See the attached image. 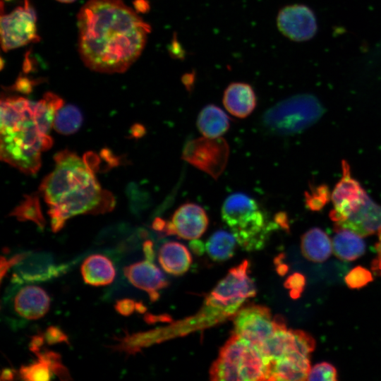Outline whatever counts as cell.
<instances>
[{"instance_id":"7","label":"cell","mask_w":381,"mask_h":381,"mask_svg":"<svg viewBox=\"0 0 381 381\" xmlns=\"http://www.w3.org/2000/svg\"><path fill=\"white\" fill-rule=\"evenodd\" d=\"M248 268V260L231 268L210 293L205 300L206 306L226 315L235 313L245 301L256 294Z\"/></svg>"},{"instance_id":"31","label":"cell","mask_w":381,"mask_h":381,"mask_svg":"<svg viewBox=\"0 0 381 381\" xmlns=\"http://www.w3.org/2000/svg\"><path fill=\"white\" fill-rule=\"evenodd\" d=\"M344 279L351 289H360L373 280V275L367 269L357 266L346 274Z\"/></svg>"},{"instance_id":"32","label":"cell","mask_w":381,"mask_h":381,"mask_svg":"<svg viewBox=\"0 0 381 381\" xmlns=\"http://www.w3.org/2000/svg\"><path fill=\"white\" fill-rule=\"evenodd\" d=\"M336 368L330 363L322 362L310 368L307 380L336 381Z\"/></svg>"},{"instance_id":"24","label":"cell","mask_w":381,"mask_h":381,"mask_svg":"<svg viewBox=\"0 0 381 381\" xmlns=\"http://www.w3.org/2000/svg\"><path fill=\"white\" fill-rule=\"evenodd\" d=\"M197 126L202 135L207 138H219L229 128V119L226 113L214 104L202 108L198 114Z\"/></svg>"},{"instance_id":"14","label":"cell","mask_w":381,"mask_h":381,"mask_svg":"<svg viewBox=\"0 0 381 381\" xmlns=\"http://www.w3.org/2000/svg\"><path fill=\"white\" fill-rule=\"evenodd\" d=\"M208 223V217L202 207L187 202L175 210L171 220L165 222L162 231L168 235H176L183 239L195 240L205 233Z\"/></svg>"},{"instance_id":"25","label":"cell","mask_w":381,"mask_h":381,"mask_svg":"<svg viewBox=\"0 0 381 381\" xmlns=\"http://www.w3.org/2000/svg\"><path fill=\"white\" fill-rule=\"evenodd\" d=\"M335 231L332 248L338 258L352 261L364 254L365 245L362 236L348 229H337Z\"/></svg>"},{"instance_id":"19","label":"cell","mask_w":381,"mask_h":381,"mask_svg":"<svg viewBox=\"0 0 381 381\" xmlns=\"http://www.w3.org/2000/svg\"><path fill=\"white\" fill-rule=\"evenodd\" d=\"M50 298L47 292L37 286L28 285L21 288L13 299L16 313L24 319L37 320L49 310Z\"/></svg>"},{"instance_id":"13","label":"cell","mask_w":381,"mask_h":381,"mask_svg":"<svg viewBox=\"0 0 381 381\" xmlns=\"http://www.w3.org/2000/svg\"><path fill=\"white\" fill-rule=\"evenodd\" d=\"M277 25L283 35L294 42H303L313 37L317 31L313 12L301 4L282 8L277 17Z\"/></svg>"},{"instance_id":"12","label":"cell","mask_w":381,"mask_h":381,"mask_svg":"<svg viewBox=\"0 0 381 381\" xmlns=\"http://www.w3.org/2000/svg\"><path fill=\"white\" fill-rule=\"evenodd\" d=\"M367 193L361 185L351 176L350 167L342 162V176L335 186L331 195L333 210L330 218L335 223L346 219L363 202Z\"/></svg>"},{"instance_id":"36","label":"cell","mask_w":381,"mask_h":381,"mask_svg":"<svg viewBox=\"0 0 381 381\" xmlns=\"http://www.w3.org/2000/svg\"><path fill=\"white\" fill-rule=\"evenodd\" d=\"M25 255L26 253L17 254L9 260H6L4 256H2L1 258V279H3L5 274L11 267L16 265L25 257Z\"/></svg>"},{"instance_id":"38","label":"cell","mask_w":381,"mask_h":381,"mask_svg":"<svg viewBox=\"0 0 381 381\" xmlns=\"http://www.w3.org/2000/svg\"><path fill=\"white\" fill-rule=\"evenodd\" d=\"M143 251L147 260L152 261L153 260V249L152 243L150 241H147L143 244Z\"/></svg>"},{"instance_id":"8","label":"cell","mask_w":381,"mask_h":381,"mask_svg":"<svg viewBox=\"0 0 381 381\" xmlns=\"http://www.w3.org/2000/svg\"><path fill=\"white\" fill-rule=\"evenodd\" d=\"M229 155V147L224 138L203 136L186 143L182 159L217 179L226 166Z\"/></svg>"},{"instance_id":"23","label":"cell","mask_w":381,"mask_h":381,"mask_svg":"<svg viewBox=\"0 0 381 381\" xmlns=\"http://www.w3.org/2000/svg\"><path fill=\"white\" fill-rule=\"evenodd\" d=\"M301 249L303 255L314 262L325 261L333 251L330 238L319 228H313L303 235Z\"/></svg>"},{"instance_id":"35","label":"cell","mask_w":381,"mask_h":381,"mask_svg":"<svg viewBox=\"0 0 381 381\" xmlns=\"http://www.w3.org/2000/svg\"><path fill=\"white\" fill-rule=\"evenodd\" d=\"M137 303L132 299L124 298L116 301V310L121 315L128 316L136 310Z\"/></svg>"},{"instance_id":"6","label":"cell","mask_w":381,"mask_h":381,"mask_svg":"<svg viewBox=\"0 0 381 381\" xmlns=\"http://www.w3.org/2000/svg\"><path fill=\"white\" fill-rule=\"evenodd\" d=\"M322 114L323 108L315 97L300 95L281 101L266 111L262 123L277 135H293L315 123Z\"/></svg>"},{"instance_id":"28","label":"cell","mask_w":381,"mask_h":381,"mask_svg":"<svg viewBox=\"0 0 381 381\" xmlns=\"http://www.w3.org/2000/svg\"><path fill=\"white\" fill-rule=\"evenodd\" d=\"M10 215L16 217L20 221H32L42 229L46 224L37 195H25V199L15 207Z\"/></svg>"},{"instance_id":"40","label":"cell","mask_w":381,"mask_h":381,"mask_svg":"<svg viewBox=\"0 0 381 381\" xmlns=\"http://www.w3.org/2000/svg\"><path fill=\"white\" fill-rule=\"evenodd\" d=\"M144 133L145 129L140 124H135L131 128V134L135 138L141 137Z\"/></svg>"},{"instance_id":"41","label":"cell","mask_w":381,"mask_h":381,"mask_svg":"<svg viewBox=\"0 0 381 381\" xmlns=\"http://www.w3.org/2000/svg\"><path fill=\"white\" fill-rule=\"evenodd\" d=\"M14 376L13 371L10 369H4L1 373V380H13Z\"/></svg>"},{"instance_id":"30","label":"cell","mask_w":381,"mask_h":381,"mask_svg":"<svg viewBox=\"0 0 381 381\" xmlns=\"http://www.w3.org/2000/svg\"><path fill=\"white\" fill-rule=\"evenodd\" d=\"M38 359L44 361L50 368L52 373L56 374L61 380H71L68 369L63 365L61 356L54 351L44 350L35 353Z\"/></svg>"},{"instance_id":"20","label":"cell","mask_w":381,"mask_h":381,"mask_svg":"<svg viewBox=\"0 0 381 381\" xmlns=\"http://www.w3.org/2000/svg\"><path fill=\"white\" fill-rule=\"evenodd\" d=\"M225 109L231 115L243 119L256 107L257 99L252 87L246 83H232L225 89L222 99Z\"/></svg>"},{"instance_id":"33","label":"cell","mask_w":381,"mask_h":381,"mask_svg":"<svg viewBox=\"0 0 381 381\" xmlns=\"http://www.w3.org/2000/svg\"><path fill=\"white\" fill-rule=\"evenodd\" d=\"M305 284V277L300 273L290 275L284 282V286L289 290L290 296L293 298H297L301 296Z\"/></svg>"},{"instance_id":"16","label":"cell","mask_w":381,"mask_h":381,"mask_svg":"<svg viewBox=\"0 0 381 381\" xmlns=\"http://www.w3.org/2000/svg\"><path fill=\"white\" fill-rule=\"evenodd\" d=\"M123 273L134 286L146 291L152 302L158 299L159 291L168 285L160 270L147 259L126 267Z\"/></svg>"},{"instance_id":"37","label":"cell","mask_w":381,"mask_h":381,"mask_svg":"<svg viewBox=\"0 0 381 381\" xmlns=\"http://www.w3.org/2000/svg\"><path fill=\"white\" fill-rule=\"evenodd\" d=\"M44 341L45 340L43 334L34 336L30 344V351H32L34 353L40 351Z\"/></svg>"},{"instance_id":"29","label":"cell","mask_w":381,"mask_h":381,"mask_svg":"<svg viewBox=\"0 0 381 381\" xmlns=\"http://www.w3.org/2000/svg\"><path fill=\"white\" fill-rule=\"evenodd\" d=\"M52 373L49 366L40 359L19 369L20 377L27 381H47L51 379Z\"/></svg>"},{"instance_id":"3","label":"cell","mask_w":381,"mask_h":381,"mask_svg":"<svg viewBox=\"0 0 381 381\" xmlns=\"http://www.w3.org/2000/svg\"><path fill=\"white\" fill-rule=\"evenodd\" d=\"M34 104L18 96L1 99V159L29 174L38 171L41 152L53 144L35 121Z\"/></svg>"},{"instance_id":"2","label":"cell","mask_w":381,"mask_h":381,"mask_svg":"<svg viewBox=\"0 0 381 381\" xmlns=\"http://www.w3.org/2000/svg\"><path fill=\"white\" fill-rule=\"evenodd\" d=\"M54 161L55 169L40 186L49 207L54 232L61 230L73 216L97 214L114 208L112 194L101 188L95 172L75 153L64 150L55 155Z\"/></svg>"},{"instance_id":"21","label":"cell","mask_w":381,"mask_h":381,"mask_svg":"<svg viewBox=\"0 0 381 381\" xmlns=\"http://www.w3.org/2000/svg\"><path fill=\"white\" fill-rule=\"evenodd\" d=\"M158 260L163 270L173 275L184 274L192 262L188 248L183 244L175 241L167 242L161 246Z\"/></svg>"},{"instance_id":"5","label":"cell","mask_w":381,"mask_h":381,"mask_svg":"<svg viewBox=\"0 0 381 381\" xmlns=\"http://www.w3.org/2000/svg\"><path fill=\"white\" fill-rule=\"evenodd\" d=\"M212 380H266L267 362L260 348L232 333L210 370Z\"/></svg>"},{"instance_id":"17","label":"cell","mask_w":381,"mask_h":381,"mask_svg":"<svg viewBox=\"0 0 381 381\" xmlns=\"http://www.w3.org/2000/svg\"><path fill=\"white\" fill-rule=\"evenodd\" d=\"M15 267V279L20 282L50 279L66 268L63 265H55L52 258L44 253H26L25 257Z\"/></svg>"},{"instance_id":"9","label":"cell","mask_w":381,"mask_h":381,"mask_svg":"<svg viewBox=\"0 0 381 381\" xmlns=\"http://www.w3.org/2000/svg\"><path fill=\"white\" fill-rule=\"evenodd\" d=\"M36 22V14L27 0L23 6L1 14L0 34L3 51L19 48L38 39Z\"/></svg>"},{"instance_id":"22","label":"cell","mask_w":381,"mask_h":381,"mask_svg":"<svg viewBox=\"0 0 381 381\" xmlns=\"http://www.w3.org/2000/svg\"><path fill=\"white\" fill-rule=\"evenodd\" d=\"M84 282L92 286H104L111 284L116 271L112 262L106 256L95 254L87 257L81 265Z\"/></svg>"},{"instance_id":"4","label":"cell","mask_w":381,"mask_h":381,"mask_svg":"<svg viewBox=\"0 0 381 381\" xmlns=\"http://www.w3.org/2000/svg\"><path fill=\"white\" fill-rule=\"evenodd\" d=\"M222 218L238 245L247 251L261 249L271 233L279 225L253 198L236 193L229 195L222 207Z\"/></svg>"},{"instance_id":"15","label":"cell","mask_w":381,"mask_h":381,"mask_svg":"<svg viewBox=\"0 0 381 381\" xmlns=\"http://www.w3.org/2000/svg\"><path fill=\"white\" fill-rule=\"evenodd\" d=\"M348 229L365 237L381 229V205L367 194L359 207L344 220L334 224V230Z\"/></svg>"},{"instance_id":"18","label":"cell","mask_w":381,"mask_h":381,"mask_svg":"<svg viewBox=\"0 0 381 381\" xmlns=\"http://www.w3.org/2000/svg\"><path fill=\"white\" fill-rule=\"evenodd\" d=\"M310 356L295 352L267 363L266 380H307Z\"/></svg>"},{"instance_id":"27","label":"cell","mask_w":381,"mask_h":381,"mask_svg":"<svg viewBox=\"0 0 381 381\" xmlns=\"http://www.w3.org/2000/svg\"><path fill=\"white\" fill-rule=\"evenodd\" d=\"M83 121L80 110L75 105L66 104L57 111L53 126L61 134L71 135L79 130Z\"/></svg>"},{"instance_id":"26","label":"cell","mask_w":381,"mask_h":381,"mask_svg":"<svg viewBox=\"0 0 381 381\" xmlns=\"http://www.w3.org/2000/svg\"><path fill=\"white\" fill-rule=\"evenodd\" d=\"M236 238L233 234L224 230L213 233L205 244V250L211 259L224 262L231 258L236 248Z\"/></svg>"},{"instance_id":"39","label":"cell","mask_w":381,"mask_h":381,"mask_svg":"<svg viewBox=\"0 0 381 381\" xmlns=\"http://www.w3.org/2000/svg\"><path fill=\"white\" fill-rule=\"evenodd\" d=\"M190 248L192 249V250L195 253V254H198V255H200L203 253L204 251V245L202 243V242L195 239V240H192V242H190Z\"/></svg>"},{"instance_id":"10","label":"cell","mask_w":381,"mask_h":381,"mask_svg":"<svg viewBox=\"0 0 381 381\" xmlns=\"http://www.w3.org/2000/svg\"><path fill=\"white\" fill-rule=\"evenodd\" d=\"M315 347L314 338L302 330L286 328L282 318H277V325L274 333L260 346L267 363L295 352L308 356Z\"/></svg>"},{"instance_id":"42","label":"cell","mask_w":381,"mask_h":381,"mask_svg":"<svg viewBox=\"0 0 381 381\" xmlns=\"http://www.w3.org/2000/svg\"><path fill=\"white\" fill-rule=\"evenodd\" d=\"M56 1H59V2H61V3L68 4V3H72V2L75 1V0H56Z\"/></svg>"},{"instance_id":"1","label":"cell","mask_w":381,"mask_h":381,"mask_svg":"<svg viewBox=\"0 0 381 381\" xmlns=\"http://www.w3.org/2000/svg\"><path fill=\"white\" fill-rule=\"evenodd\" d=\"M78 50L84 64L121 73L139 58L150 25L122 0H88L77 16Z\"/></svg>"},{"instance_id":"11","label":"cell","mask_w":381,"mask_h":381,"mask_svg":"<svg viewBox=\"0 0 381 381\" xmlns=\"http://www.w3.org/2000/svg\"><path fill=\"white\" fill-rule=\"evenodd\" d=\"M234 325L233 333L260 348L274 333L277 325V318H272L268 308L253 305L243 308L236 313Z\"/></svg>"},{"instance_id":"34","label":"cell","mask_w":381,"mask_h":381,"mask_svg":"<svg viewBox=\"0 0 381 381\" xmlns=\"http://www.w3.org/2000/svg\"><path fill=\"white\" fill-rule=\"evenodd\" d=\"M43 335L46 342L49 344L68 341V337L62 330L54 326L48 327Z\"/></svg>"}]
</instances>
